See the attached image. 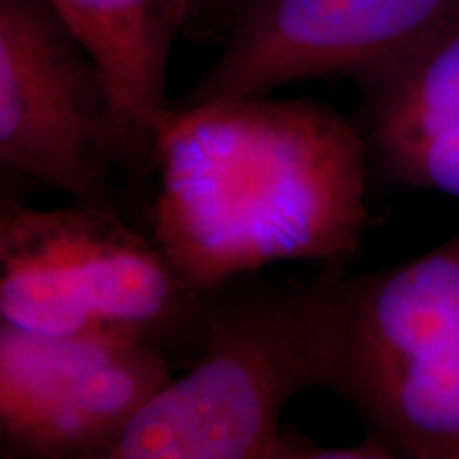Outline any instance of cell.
Here are the masks:
<instances>
[{
	"label": "cell",
	"mask_w": 459,
	"mask_h": 459,
	"mask_svg": "<svg viewBox=\"0 0 459 459\" xmlns=\"http://www.w3.org/2000/svg\"><path fill=\"white\" fill-rule=\"evenodd\" d=\"M368 160L359 126L319 102L172 105L152 238L200 291L279 262L341 264L370 226Z\"/></svg>",
	"instance_id": "6da1fadb"
},
{
	"label": "cell",
	"mask_w": 459,
	"mask_h": 459,
	"mask_svg": "<svg viewBox=\"0 0 459 459\" xmlns=\"http://www.w3.org/2000/svg\"><path fill=\"white\" fill-rule=\"evenodd\" d=\"M341 274L334 264L307 283L243 274L206 291L196 359L132 419L105 459H281L287 402L325 383Z\"/></svg>",
	"instance_id": "7a4b0ae2"
},
{
	"label": "cell",
	"mask_w": 459,
	"mask_h": 459,
	"mask_svg": "<svg viewBox=\"0 0 459 459\" xmlns=\"http://www.w3.org/2000/svg\"><path fill=\"white\" fill-rule=\"evenodd\" d=\"M206 291L124 215L74 203L0 211V324L32 334L156 344L196 359Z\"/></svg>",
	"instance_id": "3957f363"
},
{
	"label": "cell",
	"mask_w": 459,
	"mask_h": 459,
	"mask_svg": "<svg viewBox=\"0 0 459 459\" xmlns=\"http://www.w3.org/2000/svg\"><path fill=\"white\" fill-rule=\"evenodd\" d=\"M132 117L49 0H0V160L74 203L122 213L126 177L158 169Z\"/></svg>",
	"instance_id": "277c9868"
},
{
	"label": "cell",
	"mask_w": 459,
	"mask_h": 459,
	"mask_svg": "<svg viewBox=\"0 0 459 459\" xmlns=\"http://www.w3.org/2000/svg\"><path fill=\"white\" fill-rule=\"evenodd\" d=\"M170 378L156 344L0 324V455L105 459Z\"/></svg>",
	"instance_id": "5b68a950"
},
{
	"label": "cell",
	"mask_w": 459,
	"mask_h": 459,
	"mask_svg": "<svg viewBox=\"0 0 459 459\" xmlns=\"http://www.w3.org/2000/svg\"><path fill=\"white\" fill-rule=\"evenodd\" d=\"M213 66L175 107L358 77L459 20V0H238Z\"/></svg>",
	"instance_id": "8992f818"
},
{
	"label": "cell",
	"mask_w": 459,
	"mask_h": 459,
	"mask_svg": "<svg viewBox=\"0 0 459 459\" xmlns=\"http://www.w3.org/2000/svg\"><path fill=\"white\" fill-rule=\"evenodd\" d=\"M459 344V237L415 260L347 279L332 296L324 387L351 402L404 368Z\"/></svg>",
	"instance_id": "52a82bcc"
},
{
	"label": "cell",
	"mask_w": 459,
	"mask_h": 459,
	"mask_svg": "<svg viewBox=\"0 0 459 459\" xmlns=\"http://www.w3.org/2000/svg\"><path fill=\"white\" fill-rule=\"evenodd\" d=\"M88 49L132 117L158 132L169 119V65L175 39L198 0H49Z\"/></svg>",
	"instance_id": "ba28073f"
},
{
	"label": "cell",
	"mask_w": 459,
	"mask_h": 459,
	"mask_svg": "<svg viewBox=\"0 0 459 459\" xmlns=\"http://www.w3.org/2000/svg\"><path fill=\"white\" fill-rule=\"evenodd\" d=\"M370 158L459 126V20L404 54L353 77Z\"/></svg>",
	"instance_id": "9c48e42d"
},
{
	"label": "cell",
	"mask_w": 459,
	"mask_h": 459,
	"mask_svg": "<svg viewBox=\"0 0 459 459\" xmlns=\"http://www.w3.org/2000/svg\"><path fill=\"white\" fill-rule=\"evenodd\" d=\"M349 404L395 457L459 459V344L392 372Z\"/></svg>",
	"instance_id": "30bf717a"
},
{
	"label": "cell",
	"mask_w": 459,
	"mask_h": 459,
	"mask_svg": "<svg viewBox=\"0 0 459 459\" xmlns=\"http://www.w3.org/2000/svg\"><path fill=\"white\" fill-rule=\"evenodd\" d=\"M375 160L395 181L459 198V126L421 136Z\"/></svg>",
	"instance_id": "8fae6325"
},
{
	"label": "cell",
	"mask_w": 459,
	"mask_h": 459,
	"mask_svg": "<svg viewBox=\"0 0 459 459\" xmlns=\"http://www.w3.org/2000/svg\"><path fill=\"white\" fill-rule=\"evenodd\" d=\"M200 3V7H203V4H230V7H232L234 3H238V0H198Z\"/></svg>",
	"instance_id": "7c38bea8"
}]
</instances>
